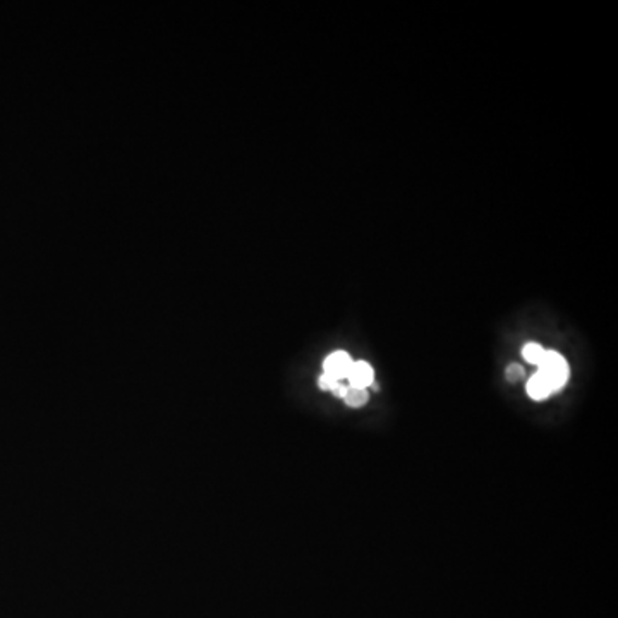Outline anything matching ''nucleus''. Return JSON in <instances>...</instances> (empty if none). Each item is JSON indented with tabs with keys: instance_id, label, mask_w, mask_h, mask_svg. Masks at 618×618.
<instances>
[{
	"instance_id": "nucleus-6",
	"label": "nucleus",
	"mask_w": 618,
	"mask_h": 618,
	"mask_svg": "<svg viewBox=\"0 0 618 618\" xmlns=\"http://www.w3.org/2000/svg\"><path fill=\"white\" fill-rule=\"evenodd\" d=\"M524 359L529 361L532 364H539L541 359H543L544 356V349L541 347L539 344H527L526 347H524Z\"/></svg>"
},
{
	"instance_id": "nucleus-3",
	"label": "nucleus",
	"mask_w": 618,
	"mask_h": 618,
	"mask_svg": "<svg viewBox=\"0 0 618 618\" xmlns=\"http://www.w3.org/2000/svg\"><path fill=\"white\" fill-rule=\"evenodd\" d=\"M373 378H375L373 368L368 363H364V361L352 363L347 375L349 386H354V388H368L373 383Z\"/></svg>"
},
{
	"instance_id": "nucleus-4",
	"label": "nucleus",
	"mask_w": 618,
	"mask_h": 618,
	"mask_svg": "<svg viewBox=\"0 0 618 618\" xmlns=\"http://www.w3.org/2000/svg\"><path fill=\"white\" fill-rule=\"evenodd\" d=\"M527 392H529V397L534 398V400H543V398L550 395L553 388L550 386V383H548L546 378L538 371L529 378V381H527Z\"/></svg>"
},
{
	"instance_id": "nucleus-8",
	"label": "nucleus",
	"mask_w": 618,
	"mask_h": 618,
	"mask_svg": "<svg viewBox=\"0 0 618 618\" xmlns=\"http://www.w3.org/2000/svg\"><path fill=\"white\" fill-rule=\"evenodd\" d=\"M347 388H349V385H345L344 381H337L335 383V386H333V388L330 390V392L333 393V395L335 397H345V393H347Z\"/></svg>"
},
{
	"instance_id": "nucleus-1",
	"label": "nucleus",
	"mask_w": 618,
	"mask_h": 618,
	"mask_svg": "<svg viewBox=\"0 0 618 618\" xmlns=\"http://www.w3.org/2000/svg\"><path fill=\"white\" fill-rule=\"evenodd\" d=\"M539 373L548 380V383L555 390H560L565 385L568 378V366L567 361L555 351H544L543 359H541Z\"/></svg>"
},
{
	"instance_id": "nucleus-7",
	"label": "nucleus",
	"mask_w": 618,
	"mask_h": 618,
	"mask_svg": "<svg viewBox=\"0 0 618 618\" xmlns=\"http://www.w3.org/2000/svg\"><path fill=\"white\" fill-rule=\"evenodd\" d=\"M524 376V369H522V366H519V364H512L510 368L507 369V378L510 381H517L519 378H522Z\"/></svg>"
},
{
	"instance_id": "nucleus-5",
	"label": "nucleus",
	"mask_w": 618,
	"mask_h": 618,
	"mask_svg": "<svg viewBox=\"0 0 618 618\" xmlns=\"http://www.w3.org/2000/svg\"><path fill=\"white\" fill-rule=\"evenodd\" d=\"M344 400L347 402L351 408H361V405H364L366 402H368V390L366 388H354V386H349L347 393H345Z\"/></svg>"
},
{
	"instance_id": "nucleus-2",
	"label": "nucleus",
	"mask_w": 618,
	"mask_h": 618,
	"mask_svg": "<svg viewBox=\"0 0 618 618\" xmlns=\"http://www.w3.org/2000/svg\"><path fill=\"white\" fill-rule=\"evenodd\" d=\"M352 363L354 361L351 359V356H349L347 352L344 351L332 352L323 363V375L330 376L332 380L335 381L347 380L349 369H351Z\"/></svg>"
},
{
	"instance_id": "nucleus-9",
	"label": "nucleus",
	"mask_w": 618,
	"mask_h": 618,
	"mask_svg": "<svg viewBox=\"0 0 618 618\" xmlns=\"http://www.w3.org/2000/svg\"><path fill=\"white\" fill-rule=\"evenodd\" d=\"M320 388H323V390H332L333 386H335V383L337 381L335 380H332L330 376H327V375H321L320 376Z\"/></svg>"
}]
</instances>
